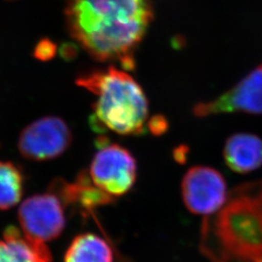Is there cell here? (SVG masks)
<instances>
[{"mask_svg":"<svg viewBox=\"0 0 262 262\" xmlns=\"http://www.w3.org/2000/svg\"><path fill=\"white\" fill-rule=\"evenodd\" d=\"M71 36L94 58L133 68V54L154 19L146 0H68Z\"/></svg>","mask_w":262,"mask_h":262,"instance_id":"obj_1","label":"cell"},{"mask_svg":"<svg viewBox=\"0 0 262 262\" xmlns=\"http://www.w3.org/2000/svg\"><path fill=\"white\" fill-rule=\"evenodd\" d=\"M199 249L211 262H262V179L235 187L204 216Z\"/></svg>","mask_w":262,"mask_h":262,"instance_id":"obj_2","label":"cell"},{"mask_svg":"<svg viewBox=\"0 0 262 262\" xmlns=\"http://www.w3.org/2000/svg\"><path fill=\"white\" fill-rule=\"evenodd\" d=\"M77 84L97 96L92 123L98 129L120 135H140L146 130L149 103L139 84L128 73L110 66L80 77Z\"/></svg>","mask_w":262,"mask_h":262,"instance_id":"obj_3","label":"cell"},{"mask_svg":"<svg viewBox=\"0 0 262 262\" xmlns=\"http://www.w3.org/2000/svg\"><path fill=\"white\" fill-rule=\"evenodd\" d=\"M89 175L95 187L113 197L127 193L137 178V163L130 151L118 144L99 146Z\"/></svg>","mask_w":262,"mask_h":262,"instance_id":"obj_4","label":"cell"},{"mask_svg":"<svg viewBox=\"0 0 262 262\" xmlns=\"http://www.w3.org/2000/svg\"><path fill=\"white\" fill-rule=\"evenodd\" d=\"M72 142L68 124L58 117H43L26 126L19 134L18 150L28 160L46 161L66 152Z\"/></svg>","mask_w":262,"mask_h":262,"instance_id":"obj_5","label":"cell"},{"mask_svg":"<svg viewBox=\"0 0 262 262\" xmlns=\"http://www.w3.org/2000/svg\"><path fill=\"white\" fill-rule=\"evenodd\" d=\"M181 191L187 210L204 216L217 212L228 195L225 177L217 170L202 165L187 170L182 180Z\"/></svg>","mask_w":262,"mask_h":262,"instance_id":"obj_6","label":"cell"},{"mask_svg":"<svg viewBox=\"0 0 262 262\" xmlns=\"http://www.w3.org/2000/svg\"><path fill=\"white\" fill-rule=\"evenodd\" d=\"M64 209L60 199L50 190L28 197L18 211L23 232L45 243L55 240L66 227Z\"/></svg>","mask_w":262,"mask_h":262,"instance_id":"obj_7","label":"cell"},{"mask_svg":"<svg viewBox=\"0 0 262 262\" xmlns=\"http://www.w3.org/2000/svg\"><path fill=\"white\" fill-rule=\"evenodd\" d=\"M192 113L197 118L229 113L262 115V64L215 99L195 104Z\"/></svg>","mask_w":262,"mask_h":262,"instance_id":"obj_8","label":"cell"},{"mask_svg":"<svg viewBox=\"0 0 262 262\" xmlns=\"http://www.w3.org/2000/svg\"><path fill=\"white\" fill-rule=\"evenodd\" d=\"M49 190L60 199L66 208L75 207L84 215H91L96 207L110 204L115 200V197L94 186L86 171L79 173L73 184L62 179L54 180Z\"/></svg>","mask_w":262,"mask_h":262,"instance_id":"obj_9","label":"cell"},{"mask_svg":"<svg viewBox=\"0 0 262 262\" xmlns=\"http://www.w3.org/2000/svg\"><path fill=\"white\" fill-rule=\"evenodd\" d=\"M53 255L45 242L8 226L0 240V262H52Z\"/></svg>","mask_w":262,"mask_h":262,"instance_id":"obj_10","label":"cell"},{"mask_svg":"<svg viewBox=\"0 0 262 262\" xmlns=\"http://www.w3.org/2000/svg\"><path fill=\"white\" fill-rule=\"evenodd\" d=\"M224 159L228 168L248 174L262 166V139L252 133H235L227 138Z\"/></svg>","mask_w":262,"mask_h":262,"instance_id":"obj_11","label":"cell"},{"mask_svg":"<svg viewBox=\"0 0 262 262\" xmlns=\"http://www.w3.org/2000/svg\"><path fill=\"white\" fill-rule=\"evenodd\" d=\"M64 262H114V253L109 243L94 233L78 235L69 245Z\"/></svg>","mask_w":262,"mask_h":262,"instance_id":"obj_12","label":"cell"},{"mask_svg":"<svg viewBox=\"0 0 262 262\" xmlns=\"http://www.w3.org/2000/svg\"><path fill=\"white\" fill-rule=\"evenodd\" d=\"M24 175L19 166L0 160V210L16 206L24 193Z\"/></svg>","mask_w":262,"mask_h":262,"instance_id":"obj_13","label":"cell"},{"mask_svg":"<svg viewBox=\"0 0 262 262\" xmlns=\"http://www.w3.org/2000/svg\"><path fill=\"white\" fill-rule=\"evenodd\" d=\"M147 126L152 134L160 135L168 129V122L162 116H155L149 121Z\"/></svg>","mask_w":262,"mask_h":262,"instance_id":"obj_14","label":"cell"}]
</instances>
